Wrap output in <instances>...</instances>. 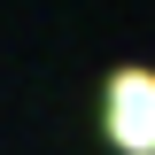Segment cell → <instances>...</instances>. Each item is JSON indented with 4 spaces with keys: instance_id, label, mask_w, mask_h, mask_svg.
Instances as JSON below:
<instances>
[{
    "instance_id": "1",
    "label": "cell",
    "mask_w": 155,
    "mask_h": 155,
    "mask_svg": "<svg viewBox=\"0 0 155 155\" xmlns=\"http://www.w3.org/2000/svg\"><path fill=\"white\" fill-rule=\"evenodd\" d=\"M101 124H109V147L116 155H155V70L124 62L101 93Z\"/></svg>"
}]
</instances>
